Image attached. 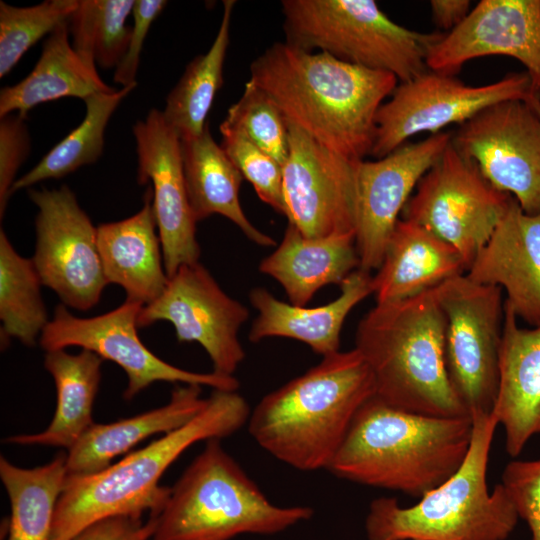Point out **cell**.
<instances>
[{"label": "cell", "mask_w": 540, "mask_h": 540, "mask_svg": "<svg viewBox=\"0 0 540 540\" xmlns=\"http://www.w3.org/2000/svg\"><path fill=\"white\" fill-rule=\"evenodd\" d=\"M143 306L126 298L110 312L92 318H79L60 304L41 333L40 345L46 352L79 346L96 353L103 360L115 362L128 377L123 394L126 400L158 381L237 391L239 381L234 376L184 370L154 355L137 334L138 317Z\"/></svg>", "instance_id": "cell-13"}, {"label": "cell", "mask_w": 540, "mask_h": 540, "mask_svg": "<svg viewBox=\"0 0 540 540\" xmlns=\"http://www.w3.org/2000/svg\"><path fill=\"white\" fill-rule=\"evenodd\" d=\"M537 94L527 72H512L491 84L471 86L455 75L427 70L399 82L378 109L371 155L377 159L423 132L436 134L462 124L486 107L505 100H528Z\"/></svg>", "instance_id": "cell-11"}, {"label": "cell", "mask_w": 540, "mask_h": 540, "mask_svg": "<svg viewBox=\"0 0 540 540\" xmlns=\"http://www.w3.org/2000/svg\"><path fill=\"white\" fill-rule=\"evenodd\" d=\"M466 272L455 247L427 228L400 218L372 276L373 294L376 303L399 301Z\"/></svg>", "instance_id": "cell-23"}, {"label": "cell", "mask_w": 540, "mask_h": 540, "mask_svg": "<svg viewBox=\"0 0 540 540\" xmlns=\"http://www.w3.org/2000/svg\"><path fill=\"white\" fill-rule=\"evenodd\" d=\"M490 55L522 63L540 95V0H481L430 48L426 64L456 75L466 62Z\"/></svg>", "instance_id": "cell-19"}, {"label": "cell", "mask_w": 540, "mask_h": 540, "mask_svg": "<svg viewBox=\"0 0 540 540\" xmlns=\"http://www.w3.org/2000/svg\"><path fill=\"white\" fill-rule=\"evenodd\" d=\"M102 362L100 356L86 349L78 354L64 349L46 352L44 367L53 377L57 392L54 417L44 431L11 436L5 442L71 449L94 424L92 412Z\"/></svg>", "instance_id": "cell-29"}, {"label": "cell", "mask_w": 540, "mask_h": 540, "mask_svg": "<svg viewBox=\"0 0 540 540\" xmlns=\"http://www.w3.org/2000/svg\"><path fill=\"white\" fill-rule=\"evenodd\" d=\"M501 484L518 518L527 524L530 540H540V458L510 461L502 471Z\"/></svg>", "instance_id": "cell-38"}, {"label": "cell", "mask_w": 540, "mask_h": 540, "mask_svg": "<svg viewBox=\"0 0 540 540\" xmlns=\"http://www.w3.org/2000/svg\"><path fill=\"white\" fill-rule=\"evenodd\" d=\"M38 207L36 246L32 258L42 285L63 302L87 311L100 300L108 284L97 243V227L66 185L29 189Z\"/></svg>", "instance_id": "cell-12"}, {"label": "cell", "mask_w": 540, "mask_h": 540, "mask_svg": "<svg viewBox=\"0 0 540 540\" xmlns=\"http://www.w3.org/2000/svg\"><path fill=\"white\" fill-rule=\"evenodd\" d=\"M67 21L46 38L33 70L20 82L0 92V118L19 114L26 118L35 106L63 97L85 100L98 92L115 90L99 76L96 65L84 60L69 42Z\"/></svg>", "instance_id": "cell-28"}, {"label": "cell", "mask_w": 540, "mask_h": 540, "mask_svg": "<svg viewBox=\"0 0 540 540\" xmlns=\"http://www.w3.org/2000/svg\"><path fill=\"white\" fill-rule=\"evenodd\" d=\"M42 282L32 259L20 256L0 230L1 340L16 338L33 346L49 323L40 287Z\"/></svg>", "instance_id": "cell-33"}, {"label": "cell", "mask_w": 540, "mask_h": 540, "mask_svg": "<svg viewBox=\"0 0 540 540\" xmlns=\"http://www.w3.org/2000/svg\"><path fill=\"white\" fill-rule=\"evenodd\" d=\"M340 290L328 304L306 308L281 301L265 288L252 289L249 299L257 316L249 340L256 343L270 337L291 338L323 357L340 351V335L348 314L373 294L372 275L358 268L343 281Z\"/></svg>", "instance_id": "cell-22"}, {"label": "cell", "mask_w": 540, "mask_h": 540, "mask_svg": "<svg viewBox=\"0 0 540 540\" xmlns=\"http://www.w3.org/2000/svg\"><path fill=\"white\" fill-rule=\"evenodd\" d=\"M540 117V95L534 94L527 100Z\"/></svg>", "instance_id": "cell-43"}, {"label": "cell", "mask_w": 540, "mask_h": 540, "mask_svg": "<svg viewBox=\"0 0 540 540\" xmlns=\"http://www.w3.org/2000/svg\"><path fill=\"white\" fill-rule=\"evenodd\" d=\"M469 0H432L430 1L431 15L437 27L452 31L468 16L471 9Z\"/></svg>", "instance_id": "cell-42"}, {"label": "cell", "mask_w": 540, "mask_h": 540, "mask_svg": "<svg viewBox=\"0 0 540 540\" xmlns=\"http://www.w3.org/2000/svg\"><path fill=\"white\" fill-rule=\"evenodd\" d=\"M286 43L409 81L428 70L445 32L422 33L391 20L373 0L282 1Z\"/></svg>", "instance_id": "cell-8"}, {"label": "cell", "mask_w": 540, "mask_h": 540, "mask_svg": "<svg viewBox=\"0 0 540 540\" xmlns=\"http://www.w3.org/2000/svg\"><path fill=\"white\" fill-rule=\"evenodd\" d=\"M471 434V418L416 414L373 395L356 413L327 470L420 499L458 470Z\"/></svg>", "instance_id": "cell-3"}, {"label": "cell", "mask_w": 540, "mask_h": 540, "mask_svg": "<svg viewBox=\"0 0 540 540\" xmlns=\"http://www.w3.org/2000/svg\"><path fill=\"white\" fill-rule=\"evenodd\" d=\"M373 395V375L360 352L338 351L265 395L250 413L248 430L261 448L295 469H328Z\"/></svg>", "instance_id": "cell-4"}, {"label": "cell", "mask_w": 540, "mask_h": 540, "mask_svg": "<svg viewBox=\"0 0 540 540\" xmlns=\"http://www.w3.org/2000/svg\"><path fill=\"white\" fill-rule=\"evenodd\" d=\"M248 81L288 122L351 160L371 153L377 111L399 83L391 73L286 42L274 43L253 60Z\"/></svg>", "instance_id": "cell-1"}, {"label": "cell", "mask_w": 540, "mask_h": 540, "mask_svg": "<svg viewBox=\"0 0 540 540\" xmlns=\"http://www.w3.org/2000/svg\"><path fill=\"white\" fill-rule=\"evenodd\" d=\"M157 526V516H150L146 522L142 518L114 516L99 520L72 540H149Z\"/></svg>", "instance_id": "cell-41"}, {"label": "cell", "mask_w": 540, "mask_h": 540, "mask_svg": "<svg viewBox=\"0 0 540 540\" xmlns=\"http://www.w3.org/2000/svg\"><path fill=\"white\" fill-rule=\"evenodd\" d=\"M202 386H177L169 402L161 407L111 423H94L68 450L67 476H87L111 465L144 439L169 433L194 418L206 405Z\"/></svg>", "instance_id": "cell-26"}, {"label": "cell", "mask_w": 540, "mask_h": 540, "mask_svg": "<svg viewBox=\"0 0 540 540\" xmlns=\"http://www.w3.org/2000/svg\"><path fill=\"white\" fill-rule=\"evenodd\" d=\"M24 117L9 114L0 118V216L5 213L16 175L29 155L30 137Z\"/></svg>", "instance_id": "cell-39"}, {"label": "cell", "mask_w": 540, "mask_h": 540, "mask_svg": "<svg viewBox=\"0 0 540 540\" xmlns=\"http://www.w3.org/2000/svg\"><path fill=\"white\" fill-rule=\"evenodd\" d=\"M248 318L249 310L196 262L181 266L161 295L143 306L138 327L171 322L179 342H197L204 348L213 372L233 376L245 358L238 334Z\"/></svg>", "instance_id": "cell-15"}, {"label": "cell", "mask_w": 540, "mask_h": 540, "mask_svg": "<svg viewBox=\"0 0 540 540\" xmlns=\"http://www.w3.org/2000/svg\"><path fill=\"white\" fill-rule=\"evenodd\" d=\"M355 233L307 237L288 224L282 241L259 271L275 279L295 306H305L322 287L343 281L359 268Z\"/></svg>", "instance_id": "cell-25"}, {"label": "cell", "mask_w": 540, "mask_h": 540, "mask_svg": "<svg viewBox=\"0 0 540 540\" xmlns=\"http://www.w3.org/2000/svg\"><path fill=\"white\" fill-rule=\"evenodd\" d=\"M223 121L240 130L283 166L289 151L288 123L262 89L247 81L241 97L228 108Z\"/></svg>", "instance_id": "cell-36"}, {"label": "cell", "mask_w": 540, "mask_h": 540, "mask_svg": "<svg viewBox=\"0 0 540 540\" xmlns=\"http://www.w3.org/2000/svg\"><path fill=\"white\" fill-rule=\"evenodd\" d=\"M435 290L445 317V362L452 388L470 418L492 413L500 378L502 289L476 283L465 273Z\"/></svg>", "instance_id": "cell-9"}, {"label": "cell", "mask_w": 540, "mask_h": 540, "mask_svg": "<svg viewBox=\"0 0 540 540\" xmlns=\"http://www.w3.org/2000/svg\"><path fill=\"white\" fill-rule=\"evenodd\" d=\"M289 151L282 166L288 224L307 237L355 233L356 162L288 122Z\"/></svg>", "instance_id": "cell-16"}, {"label": "cell", "mask_w": 540, "mask_h": 540, "mask_svg": "<svg viewBox=\"0 0 540 540\" xmlns=\"http://www.w3.org/2000/svg\"><path fill=\"white\" fill-rule=\"evenodd\" d=\"M156 229L151 186L145 191L143 206L136 214L97 227V243L108 284L121 286L127 299L144 306L161 295L169 280Z\"/></svg>", "instance_id": "cell-24"}, {"label": "cell", "mask_w": 540, "mask_h": 540, "mask_svg": "<svg viewBox=\"0 0 540 540\" xmlns=\"http://www.w3.org/2000/svg\"><path fill=\"white\" fill-rule=\"evenodd\" d=\"M467 455L458 470L417 503L396 498L370 503L365 518L368 540H507L518 515L501 483L489 491L487 470L498 421L493 413L471 416Z\"/></svg>", "instance_id": "cell-6"}, {"label": "cell", "mask_w": 540, "mask_h": 540, "mask_svg": "<svg viewBox=\"0 0 540 540\" xmlns=\"http://www.w3.org/2000/svg\"><path fill=\"white\" fill-rule=\"evenodd\" d=\"M466 275L500 287L517 319L540 326V212L526 214L512 197L492 235Z\"/></svg>", "instance_id": "cell-20"}, {"label": "cell", "mask_w": 540, "mask_h": 540, "mask_svg": "<svg viewBox=\"0 0 540 540\" xmlns=\"http://www.w3.org/2000/svg\"><path fill=\"white\" fill-rule=\"evenodd\" d=\"M136 85L98 92L84 101L82 122L56 144L29 172L16 180L12 193L47 179L64 177L82 166L95 163L102 155L104 134L110 118Z\"/></svg>", "instance_id": "cell-32"}, {"label": "cell", "mask_w": 540, "mask_h": 540, "mask_svg": "<svg viewBox=\"0 0 540 540\" xmlns=\"http://www.w3.org/2000/svg\"><path fill=\"white\" fill-rule=\"evenodd\" d=\"M135 0H79L67 24L72 46L86 61L103 69L116 68L131 34L127 19Z\"/></svg>", "instance_id": "cell-34"}, {"label": "cell", "mask_w": 540, "mask_h": 540, "mask_svg": "<svg viewBox=\"0 0 540 540\" xmlns=\"http://www.w3.org/2000/svg\"><path fill=\"white\" fill-rule=\"evenodd\" d=\"M180 144L188 199L196 222L222 215L255 244L274 246V239L246 217L239 200L244 177L214 140L208 124L201 135L180 139Z\"/></svg>", "instance_id": "cell-27"}, {"label": "cell", "mask_w": 540, "mask_h": 540, "mask_svg": "<svg viewBox=\"0 0 540 540\" xmlns=\"http://www.w3.org/2000/svg\"><path fill=\"white\" fill-rule=\"evenodd\" d=\"M219 130L221 147L253 186L260 200L285 216L282 165L225 121Z\"/></svg>", "instance_id": "cell-37"}, {"label": "cell", "mask_w": 540, "mask_h": 540, "mask_svg": "<svg viewBox=\"0 0 540 540\" xmlns=\"http://www.w3.org/2000/svg\"><path fill=\"white\" fill-rule=\"evenodd\" d=\"M66 457L60 453L45 465L26 469L1 456L0 477L11 506L8 540H50L67 477Z\"/></svg>", "instance_id": "cell-31"}, {"label": "cell", "mask_w": 540, "mask_h": 540, "mask_svg": "<svg viewBox=\"0 0 540 540\" xmlns=\"http://www.w3.org/2000/svg\"><path fill=\"white\" fill-rule=\"evenodd\" d=\"M511 199L450 143L420 179L401 215L455 247L468 270L505 215Z\"/></svg>", "instance_id": "cell-10"}, {"label": "cell", "mask_w": 540, "mask_h": 540, "mask_svg": "<svg viewBox=\"0 0 540 540\" xmlns=\"http://www.w3.org/2000/svg\"><path fill=\"white\" fill-rule=\"evenodd\" d=\"M235 1H223V15L209 50L195 57L166 98L162 111L166 122L180 139L201 135L215 96L223 84V66L230 42Z\"/></svg>", "instance_id": "cell-30"}, {"label": "cell", "mask_w": 540, "mask_h": 540, "mask_svg": "<svg viewBox=\"0 0 540 540\" xmlns=\"http://www.w3.org/2000/svg\"><path fill=\"white\" fill-rule=\"evenodd\" d=\"M167 4L163 0H135L133 25L126 52L115 69L113 80L123 87L136 85V75L144 41L152 23Z\"/></svg>", "instance_id": "cell-40"}, {"label": "cell", "mask_w": 540, "mask_h": 540, "mask_svg": "<svg viewBox=\"0 0 540 540\" xmlns=\"http://www.w3.org/2000/svg\"><path fill=\"white\" fill-rule=\"evenodd\" d=\"M237 391L213 390L205 407L181 427L87 476H67L58 499L50 540H72L89 525L114 516H158L171 487L159 484L168 467L199 441L222 439L250 417Z\"/></svg>", "instance_id": "cell-2"}, {"label": "cell", "mask_w": 540, "mask_h": 540, "mask_svg": "<svg viewBox=\"0 0 540 540\" xmlns=\"http://www.w3.org/2000/svg\"><path fill=\"white\" fill-rule=\"evenodd\" d=\"M307 506L273 504L222 447L208 440L171 487L152 540H230L270 535L311 519Z\"/></svg>", "instance_id": "cell-7"}, {"label": "cell", "mask_w": 540, "mask_h": 540, "mask_svg": "<svg viewBox=\"0 0 540 540\" xmlns=\"http://www.w3.org/2000/svg\"><path fill=\"white\" fill-rule=\"evenodd\" d=\"M499 388L492 413L505 433V449L517 457L540 434V326L522 328L504 301Z\"/></svg>", "instance_id": "cell-21"}, {"label": "cell", "mask_w": 540, "mask_h": 540, "mask_svg": "<svg viewBox=\"0 0 540 540\" xmlns=\"http://www.w3.org/2000/svg\"><path fill=\"white\" fill-rule=\"evenodd\" d=\"M451 143L526 214L540 212V117L527 100L486 107L459 125Z\"/></svg>", "instance_id": "cell-14"}, {"label": "cell", "mask_w": 540, "mask_h": 540, "mask_svg": "<svg viewBox=\"0 0 540 540\" xmlns=\"http://www.w3.org/2000/svg\"><path fill=\"white\" fill-rule=\"evenodd\" d=\"M79 0H46L28 7L0 1V78L42 37L68 21Z\"/></svg>", "instance_id": "cell-35"}, {"label": "cell", "mask_w": 540, "mask_h": 540, "mask_svg": "<svg viewBox=\"0 0 540 540\" xmlns=\"http://www.w3.org/2000/svg\"><path fill=\"white\" fill-rule=\"evenodd\" d=\"M139 184L151 182L152 207L168 278L198 262L200 247L185 184L180 138L162 111L151 109L133 126Z\"/></svg>", "instance_id": "cell-18"}, {"label": "cell", "mask_w": 540, "mask_h": 540, "mask_svg": "<svg viewBox=\"0 0 540 540\" xmlns=\"http://www.w3.org/2000/svg\"><path fill=\"white\" fill-rule=\"evenodd\" d=\"M453 132H438L405 143L383 158L356 162L355 243L359 269L381 265L386 244L424 174L451 143Z\"/></svg>", "instance_id": "cell-17"}, {"label": "cell", "mask_w": 540, "mask_h": 540, "mask_svg": "<svg viewBox=\"0 0 540 540\" xmlns=\"http://www.w3.org/2000/svg\"><path fill=\"white\" fill-rule=\"evenodd\" d=\"M357 349L374 379L375 396L404 411L470 418L445 362V317L435 287L413 297L376 303L359 321Z\"/></svg>", "instance_id": "cell-5"}]
</instances>
